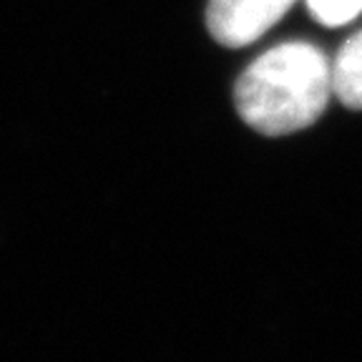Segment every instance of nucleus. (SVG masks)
Segmentation results:
<instances>
[{
  "mask_svg": "<svg viewBox=\"0 0 362 362\" xmlns=\"http://www.w3.org/2000/svg\"><path fill=\"white\" fill-rule=\"evenodd\" d=\"M332 63L317 45L292 40L274 45L239 76L237 111L264 136H287L315 124L327 108Z\"/></svg>",
  "mask_w": 362,
  "mask_h": 362,
  "instance_id": "obj_1",
  "label": "nucleus"
},
{
  "mask_svg": "<svg viewBox=\"0 0 362 362\" xmlns=\"http://www.w3.org/2000/svg\"><path fill=\"white\" fill-rule=\"evenodd\" d=\"M292 6L294 0H209L206 25L216 43L242 48L267 33Z\"/></svg>",
  "mask_w": 362,
  "mask_h": 362,
  "instance_id": "obj_2",
  "label": "nucleus"
},
{
  "mask_svg": "<svg viewBox=\"0 0 362 362\" xmlns=\"http://www.w3.org/2000/svg\"><path fill=\"white\" fill-rule=\"evenodd\" d=\"M332 86L334 96L347 108H362V30L352 35L337 53L332 63Z\"/></svg>",
  "mask_w": 362,
  "mask_h": 362,
  "instance_id": "obj_3",
  "label": "nucleus"
},
{
  "mask_svg": "<svg viewBox=\"0 0 362 362\" xmlns=\"http://www.w3.org/2000/svg\"><path fill=\"white\" fill-rule=\"evenodd\" d=\"M312 18L327 28H337L355 21L362 13V0H307Z\"/></svg>",
  "mask_w": 362,
  "mask_h": 362,
  "instance_id": "obj_4",
  "label": "nucleus"
}]
</instances>
